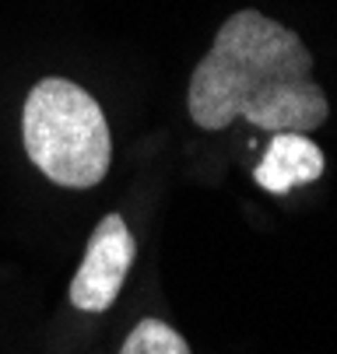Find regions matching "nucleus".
Returning a JSON list of instances; mask_svg holds the SVG:
<instances>
[{
  "label": "nucleus",
  "instance_id": "nucleus-1",
  "mask_svg": "<svg viewBox=\"0 0 337 354\" xmlns=\"http://www.w3.org/2000/svg\"><path fill=\"white\" fill-rule=\"evenodd\" d=\"M186 109L201 130H225L243 116L267 133H309L330 113L299 32L253 8L221 21L190 74Z\"/></svg>",
  "mask_w": 337,
  "mask_h": 354
},
{
  "label": "nucleus",
  "instance_id": "nucleus-4",
  "mask_svg": "<svg viewBox=\"0 0 337 354\" xmlns=\"http://www.w3.org/2000/svg\"><path fill=\"white\" fill-rule=\"evenodd\" d=\"M323 151L309 140V133H274L260 165L253 169V179L267 193H292L299 186H309L323 176Z\"/></svg>",
  "mask_w": 337,
  "mask_h": 354
},
{
  "label": "nucleus",
  "instance_id": "nucleus-2",
  "mask_svg": "<svg viewBox=\"0 0 337 354\" xmlns=\"http://www.w3.org/2000/svg\"><path fill=\"white\" fill-rule=\"evenodd\" d=\"M21 137L32 165L57 186H99L113 162V137L102 106L67 77H42L21 113Z\"/></svg>",
  "mask_w": 337,
  "mask_h": 354
},
{
  "label": "nucleus",
  "instance_id": "nucleus-3",
  "mask_svg": "<svg viewBox=\"0 0 337 354\" xmlns=\"http://www.w3.org/2000/svg\"><path fill=\"white\" fill-rule=\"evenodd\" d=\"M134 257H137V242L127 221L120 214H106L95 225L84 260L71 281V306L81 313H106L134 267Z\"/></svg>",
  "mask_w": 337,
  "mask_h": 354
},
{
  "label": "nucleus",
  "instance_id": "nucleus-5",
  "mask_svg": "<svg viewBox=\"0 0 337 354\" xmlns=\"http://www.w3.org/2000/svg\"><path fill=\"white\" fill-rule=\"evenodd\" d=\"M120 354H190V344L162 319H140L127 333Z\"/></svg>",
  "mask_w": 337,
  "mask_h": 354
}]
</instances>
